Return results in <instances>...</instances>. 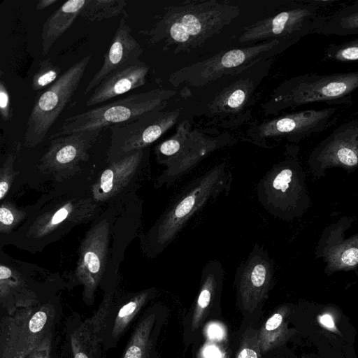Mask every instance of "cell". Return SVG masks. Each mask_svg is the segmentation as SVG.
<instances>
[{"instance_id": "3957f363", "label": "cell", "mask_w": 358, "mask_h": 358, "mask_svg": "<svg viewBox=\"0 0 358 358\" xmlns=\"http://www.w3.org/2000/svg\"><path fill=\"white\" fill-rule=\"evenodd\" d=\"M299 310L301 322L296 329L315 353L327 358H358L354 348L357 330L341 308L310 301Z\"/></svg>"}, {"instance_id": "4fadbf2b", "label": "cell", "mask_w": 358, "mask_h": 358, "mask_svg": "<svg viewBox=\"0 0 358 358\" xmlns=\"http://www.w3.org/2000/svg\"><path fill=\"white\" fill-rule=\"evenodd\" d=\"M102 131L88 130L52 138L48 151L41 159V166L59 170L74 167L80 161L87 160V150Z\"/></svg>"}, {"instance_id": "603a6c76", "label": "cell", "mask_w": 358, "mask_h": 358, "mask_svg": "<svg viewBox=\"0 0 358 358\" xmlns=\"http://www.w3.org/2000/svg\"><path fill=\"white\" fill-rule=\"evenodd\" d=\"M60 73V68L54 65L50 59L41 61L38 70L32 78V90L41 91L47 87H49L59 79Z\"/></svg>"}, {"instance_id": "44dd1931", "label": "cell", "mask_w": 358, "mask_h": 358, "mask_svg": "<svg viewBox=\"0 0 358 358\" xmlns=\"http://www.w3.org/2000/svg\"><path fill=\"white\" fill-rule=\"evenodd\" d=\"M124 0H87L80 16L90 22L101 21L124 15L128 17Z\"/></svg>"}, {"instance_id": "52a82bcc", "label": "cell", "mask_w": 358, "mask_h": 358, "mask_svg": "<svg viewBox=\"0 0 358 358\" xmlns=\"http://www.w3.org/2000/svg\"><path fill=\"white\" fill-rule=\"evenodd\" d=\"M316 178L326 176L331 168H341L348 173L358 169V120L346 122L320 141L307 161Z\"/></svg>"}, {"instance_id": "ac0fdd59", "label": "cell", "mask_w": 358, "mask_h": 358, "mask_svg": "<svg viewBox=\"0 0 358 358\" xmlns=\"http://www.w3.org/2000/svg\"><path fill=\"white\" fill-rule=\"evenodd\" d=\"M293 308L289 304L282 305L265 322L258 332L262 354L282 346L291 338L299 334L295 328L291 329L288 326Z\"/></svg>"}, {"instance_id": "7a4b0ae2", "label": "cell", "mask_w": 358, "mask_h": 358, "mask_svg": "<svg viewBox=\"0 0 358 358\" xmlns=\"http://www.w3.org/2000/svg\"><path fill=\"white\" fill-rule=\"evenodd\" d=\"M297 152L295 149L274 164L256 187L260 205L272 216L286 222L302 217L312 205Z\"/></svg>"}, {"instance_id": "836d02e7", "label": "cell", "mask_w": 358, "mask_h": 358, "mask_svg": "<svg viewBox=\"0 0 358 358\" xmlns=\"http://www.w3.org/2000/svg\"><path fill=\"white\" fill-rule=\"evenodd\" d=\"M208 334L209 338L221 339L224 336V331L220 325L212 324L208 327Z\"/></svg>"}, {"instance_id": "83f0119b", "label": "cell", "mask_w": 358, "mask_h": 358, "mask_svg": "<svg viewBox=\"0 0 358 358\" xmlns=\"http://www.w3.org/2000/svg\"><path fill=\"white\" fill-rule=\"evenodd\" d=\"M13 155H9L5 163L1 169V180H0V199L2 200L6 194H7L10 181H11V173L13 172Z\"/></svg>"}, {"instance_id": "d6a6232c", "label": "cell", "mask_w": 358, "mask_h": 358, "mask_svg": "<svg viewBox=\"0 0 358 358\" xmlns=\"http://www.w3.org/2000/svg\"><path fill=\"white\" fill-rule=\"evenodd\" d=\"M245 99V92L241 89H236L232 92L227 99V104L229 107L236 108L241 106Z\"/></svg>"}, {"instance_id": "d6986e66", "label": "cell", "mask_w": 358, "mask_h": 358, "mask_svg": "<svg viewBox=\"0 0 358 358\" xmlns=\"http://www.w3.org/2000/svg\"><path fill=\"white\" fill-rule=\"evenodd\" d=\"M87 0H69L63 3L43 23L41 32L42 51L47 54L53 43L80 16Z\"/></svg>"}, {"instance_id": "2e32d148", "label": "cell", "mask_w": 358, "mask_h": 358, "mask_svg": "<svg viewBox=\"0 0 358 358\" xmlns=\"http://www.w3.org/2000/svg\"><path fill=\"white\" fill-rule=\"evenodd\" d=\"M108 224L100 222L87 234L81 248L78 273L80 277L94 282L106 264Z\"/></svg>"}, {"instance_id": "8992f818", "label": "cell", "mask_w": 358, "mask_h": 358, "mask_svg": "<svg viewBox=\"0 0 358 358\" xmlns=\"http://www.w3.org/2000/svg\"><path fill=\"white\" fill-rule=\"evenodd\" d=\"M358 90V71L329 74L307 73L284 85L280 101L285 107L324 102L331 106H348Z\"/></svg>"}, {"instance_id": "277c9868", "label": "cell", "mask_w": 358, "mask_h": 358, "mask_svg": "<svg viewBox=\"0 0 358 358\" xmlns=\"http://www.w3.org/2000/svg\"><path fill=\"white\" fill-rule=\"evenodd\" d=\"M164 99L165 92L161 90L131 94L66 118L49 138L131 122L158 111Z\"/></svg>"}, {"instance_id": "5bb4252c", "label": "cell", "mask_w": 358, "mask_h": 358, "mask_svg": "<svg viewBox=\"0 0 358 358\" xmlns=\"http://www.w3.org/2000/svg\"><path fill=\"white\" fill-rule=\"evenodd\" d=\"M148 69L145 62L138 60L113 72L92 91L86 106H92L109 101L143 85Z\"/></svg>"}, {"instance_id": "7402d4cb", "label": "cell", "mask_w": 358, "mask_h": 358, "mask_svg": "<svg viewBox=\"0 0 358 358\" xmlns=\"http://www.w3.org/2000/svg\"><path fill=\"white\" fill-rule=\"evenodd\" d=\"M324 57L326 60L334 62H358V37L341 43L329 44Z\"/></svg>"}, {"instance_id": "ba28073f", "label": "cell", "mask_w": 358, "mask_h": 358, "mask_svg": "<svg viewBox=\"0 0 358 358\" xmlns=\"http://www.w3.org/2000/svg\"><path fill=\"white\" fill-rule=\"evenodd\" d=\"M274 262L268 251L256 243L236 268L234 284L244 310L252 313L266 299L272 288Z\"/></svg>"}, {"instance_id": "d4e9b609", "label": "cell", "mask_w": 358, "mask_h": 358, "mask_svg": "<svg viewBox=\"0 0 358 358\" xmlns=\"http://www.w3.org/2000/svg\"><path fill=\"white\" fill-rule=\"evenodd\" d=\"M23 217L22 211L15 210L10 205L3 204L0 208V227L1 232L11 229Z\"/></svg>"}, {"instance_id": "ffe728a7", "label": "cell", "mask_w": 358, "mask_h": 358, "mask_svg": "<svg viewBox=\"0 0 358 358\" xmlns=\"http://www.w3.org/2000/svg\"><path fill=\"white\" fill-rule=\"evenodd\" d=\"M315 34L324 35H358V1L338 8L328 15Z\"/></svg>"}, {"instance_id": "e575fe53", "label": "cell", "mask_w": 358, "mask_h": 358, "mask_svg": "<svg viewBox=\"0 0 358 358\" xmlns=\"http://www.w3.org/2000/svg\"><path fill=\"white\" fill-rule=\"evenodd\" d=\"M58 0H40L36 6L37 10H43L52 4L55 3Z\"/></svg>"}, {"instance_id": "74e56055", "label": "cell", "mask_w": 358, "mask_h": 358, "mask_svg": "<svg viewBox=\"0 0 358 358\" xmlns=\"http://www.w3.org/2000/svg\"><path fill=\"white\" fill-rule=\"evenodd\" d=\"M75 358H88V357L85 354L78 352L76 354Z\"/></svg>"}, {"instance_id": "5b68a950", "label": "cell", "mask_w": 358, "mask_h": 358, "mask_svg": "<svg viewBox=\"0 0 358 358\" xmlns=\"http://www.w3.org/2000/svg\"><path fill=\"white\" fill-rule=\"evenodd\" d=\"M91 55L73 64L36 99L27 122L24 133L27 147H35L45 140L52 126L75 95Z\"/></svg>"}, {"instance_id": "4316f807", "label": "cell", "mask_w": 358, "mask_h": 358, "mask_svg": "<svg viewBox=\"0 0 358 358\" xmlns=\"http://www.w3.org/2000/svg\"><path fill=\"white\" fill-rule=\"evenodd\" d=\"M178 20L185 27L190 36H198L204 27L203 20L191 13L183 14Z\"/></svg>"}, {"instance_id": "9c48e42d", "label": "cell", "mask_w": 358, "mask_h": 358, "mask_svg": "<svg viewBox=\"0 0 358 358\" xmlns=\"http://www.w3.org/2000/svg\"><path fill=\"white\" fill-rule=\"evenodd\" d=\"M173 114L158 110L131 122L112 126L108 162L120 160L150 145L173 124Z\"/></svg>"}, {"instance_id": "484cf974", "label": "cell", "mask_w": 358, "mask_h": 358, "mask_svg": "<svg viewBox=\"0 0 358 358\" xmlns=\"http://www.w3.org/2000/svg\"><path fill=\"white\" fill-rule=\"evenodd\" d=\"M220 340L209 338L201 348L197 358H227V350L221 345Z\"/></svg>"}, {"instance_id": "e0dca14e", "label": "cell", "mask_w": 358, "mask_h": 358, "mask_svg": "<svg viewBox=\"0 0 358 358\" xmlns=\"http://www.w3.org/2000/svg\"><path fill=\"white\" fill-rule=\"evenodd\" d=\"M224 270L217 259L209 260L202 268L200 287L192 318V330H196L203 321L222 288Z\"/></svg>"}, {"instance_id": "6da1fadb", "label": "cell", "mask_w": 358, "mask_h": 358, "mask_svg": "<svg viewBox=\"0 0 358 358\" xmlns=\"http://www.w3.org/2000/svg\"><path fill=\"white\" fill-rule=\"evenodd\" d=\"M232 181V173L225 163L191 181L143 235L145 254L154 257L164 251L196 213L221 195L229 193Z\"/></svg>"}, {"instance_id": "8d00e7d4", "label": "cell", "mask_w": 358, "mask_h": 358, "mask_svg": "<svg viewBox=\"0 0 358 358\" xmlns=\"http://www.w3.org/2000/svg\"><path fill=\"white\" fill-rule=\"evenodd\" d=\"M294 358H327V357H322L315 352H309V353L302 354L300 357H294Z\"/></svg>"}, {"instance_id": "7c38bea8", "label": "cell", "mask_w": 358, "mask_h": 358, "mask_svg": "<svg viewBox=\"0 0 358 358\" xmlns=\"http://www.w3.org/2000/svg\"><path fill=\"white\" fill-rule=\"evenodd\" d=\"M131 33V29L123 16L103 55V64L88 83L84 94L93 91L110 74L139 60L143 49Z\"/></svg>"}, {"instance_id": "8fae6325", "label": "cell", "mask_w": 358, "mask_h": 358, "mask_svg": "<svg viewBox=\"0 0 358 358\" xmlns=\"http://www.w3.org/2000/svg\"><path fill=\"white\" fill-rule=\"evenodd\" d=\"M90 199H71L60 203H53L44 212L42 210L28 220L24 227L28 238L43 240L52 238L56 232H62L68 227H73L78 221L90 217L95 212V205Z\"/></svg>"}, {"instance_id": "4dcf8cb0", "label": "cell", "mask_w": 358, "mask_h": 358, "mask_svg": "<svg viewBox=\"0 0 358 358\" xmlns=\"http://www.w3.org/2000/svg\"><path fill=\"white\" fill-rule=\"evenodd\" d=\"M168 30L171 38L176 42L183 43L190 39L187 29L178 20L171 22Z\"/></svg>"}, {"instance_id": "f1b7e54d", "label": "cell", "mask_w": 358, "mask_h": 358, "mask_svg": "<svg viewBox=\"0 0 358 358\" xmlns=\"http://www.w3.org/2000/svg\"><path fill=\"white\" fill-rule=\"evenodd\" d=\"M248 55L249 50H230L222 56L220 64L225 68L236 67L243 63L249 57Z\"/></svg>"}, {"instance_id": "d590c367", "label": "cell", "mask_w": 358, "mask_h": 358, "mask_svg": "<svg viewBox=\"0 0 358 358\" xmlns=\"http://www.w3.org/2000/svg\"><path fill=\"white\" fill-rule=\"evenodd\" d=\"M11 275L12 271L9 268L3 265L0 266V279L1 281L9 278Z\"/></svg>"}, {"instance_id": "f546056e", "label": "cell", "mask_w": 358, "mask_h": 358, "mask_svg": "<svg viewBox=\"0 0 358 358\" xmlns=\"http://www.w3.org/2000/svg\"><path fill=\"white\" fill-rule=\"evenodd\" d=\"M0 113L3 121L8 122L13 117L10 98L7 87L1 80L0 82Z\"/></svg>"}, {"instance_id": "1f68e13d", "label": "cell", "mask_w": 358, "mask_h": 358, "mask_svg": "<svg viewBox=\"0 0 358 358\" xmlns=\"http://www.w3.org/2000/svg\"><path fill=\"white\" fill-rule=\"evenodd\" d=\"M47 320V315L43 311L37 312L34 315L29 323V329L31 332H38L43 327Z\"/></svg>"}, {"instance_id": "9a60e30c", "label": "cell", "mask_w": 358, "mask_h": 358, "mask_svg": "<svg viewBox=\"0 0 358 358\" xmlns=\"http://www.w3.org/2000/svg\"><path fill=\"white\" fill-rule=\"evenodd\" d=\"M143 157V150H141L111 162L95 184L94 200H106L119 193L134 176L140 174Z\"/></svg>"}, {"instance_id": "30bf717a", "label": "cell", "mask_w": 358, "mask_h": 358, "mask_svg": "<svg viewBox=\"0 0 358 358\" xmlns=\"http://www.w3.org/2000/svg\"><path fill=\"white\" fill-rule=\"evenodd\" d=\"M356 220L343 216L324 229L315 248V258L325 263L324 273L331 275L338 271L356 270L358 266V233L345 238V231Z\"/></svg>"}, {"instance_id": "cb8c5ba5", "label": "cell", "mask_w": 358, "mask_h": 358, "mask_svg": "<svg viewBox=\"0 0 358 358\" xmlns=\"http://www.w3.org/2000/svg\"><path fill=\"white\" fill-rule=\"evenodd\" d=\"M258 331L248 328L243 334L235 358H262Z\"/></svg>"}]
</instances>
